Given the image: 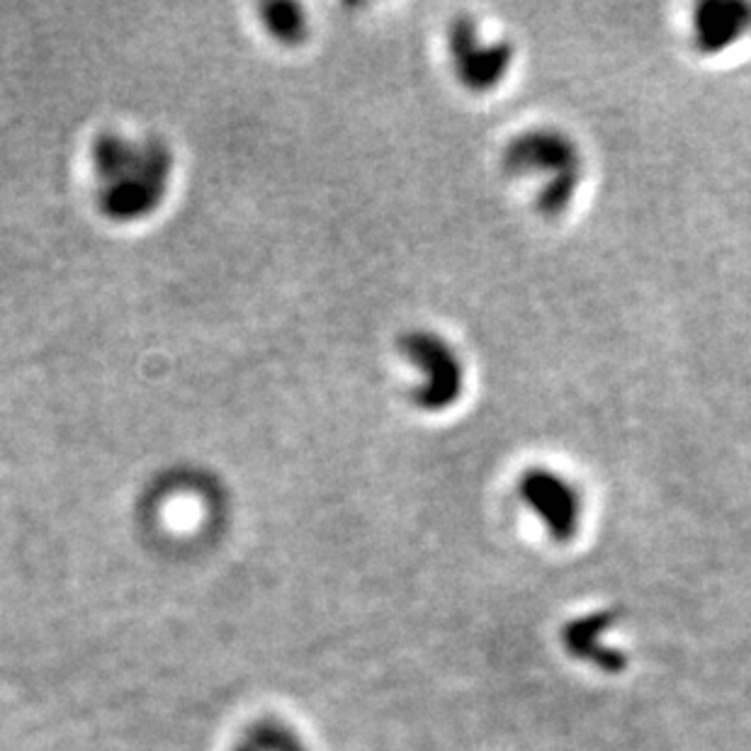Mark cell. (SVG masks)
I'll return each mask as SVG.
<instances>
[{"instance_id": "cell-1", "label": "cell", "mask_w": 751, "mask_h": 751, "mask_svg": "<svg viewBox=\"0 0 751 751\" xmlns=\"http://www.w3.org/2000/svg\"><path fill=\"white\" fill-rule=\"evenodd\" d=\"M93 166L100 210L117 222H137L161 207L171 185L173 156L161 139L100 134L93 144Z\"/></svg>"}, {"instance_id": "cell-2", "label": "cell", "mask_w": 751, "mask_h": 751, "mask_svg": "<svg viewBox=\"0 0 751 751\" xmlns=\"http://www.w3.org/2000/svg\"><path fill=\"white\" fill-rule=\"evenodd\" d=\"M504 168L511 175L542 178L535 207L545 217H562L572 207L584 178L581 154L572 139L559 129H528L511 139L504 149Z\"/></svg>"}, {"instance_id": "cell-3", "label": "cell", "mask_w": 751, "mask_h": 751, "mask_svg": "<svg viewBox=\"0 0 751 751\" xmlns=\"http://www.w3.org/2000/svg\"><path fill=\"white\" fill-rule=\"evenodd\" d=\"M399 350L419 367L423 382L416 387L414 399L423 411L440 414L460 402L465 392V367L460 355L433 331H409L399 341Z\"/></svg>"}, {"instance_id": "cell-4", "label": "cell", "mask_w": 751, "mask_h": 751, "mask_svg": "<svg viewBox=\"0 0 751 751\" xmlns=\"http://www.w3.org/2000/svg\"><path fill=\"white\" fill-rule=\"evenodd\" d=\"M450 56L457 81L472 93L494 90L508 76L513 64V47L508 42L487 44L479 39L470 18H457L448 32Z\"/></svg>"}, {"instance_id": "cell-5", "label": "cell", "mask_w": 751, "mask_h": 751, "mask_svg": "<svg viewBox=\"0 0 751 751\" xmlns=\"http://www.w3.org/2000/svg\"><path fill=\"white\" fill-rule=\"evenodd\" d=\"M518 491L557 540L572 538L579 523V494L567 479L550 470H528Z\"/></svg>"}, {"instance_id": "cell-6", "label": "cell", "mask_w": 751, "mask_h": 751, "mask_svg": "<svg viewBox=\"0 0 751 751\" xmlns=\"http://www.w3.org/2000/svg\"><path fill=\"white\" fill-rule=\"evenodd\" d=\"M693 47L703 56L727 52L751 30L747 0H703L693 8Z\"/></svg>"}, {"instance_id": "cell-7", "label": "cell", "mask_w": 751, "mask_h": 751, "mask_svg": "<svg viewBox=\"0 0 751 751\" xmlns=\"http://www.w3.org/2000/svg\"><path fill=\"white\" fill-rule=\"evenodd\" d=\"M265 30L278 42L297 47L309 35V22L297 3H268L261 10Z\"/></svg>"}]
</instances>
